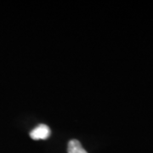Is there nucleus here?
I'll use <instances>...</instances> for the list:
<instances>
[{"label":"nucleus","instance_id":"2","mask_svg":"<svg viewBox=\"0 0 153 153\" xmlns=\"http://www.w3.org/2000/svg\"><path fill=\"white\" fill-rule=\"evenodd\" d=\"M67 153H88L77 140H71L68 143Z\"/></svg>","mask_w":153,"mask_h":153},{"label":"nucleus","instance_id":"1","mask_svg":"<svg viewBox=\"0 0 153 153\" xmlns=\"http://www.w3.org/2000/svg\"><path fill=\"white\" fill-rule=\"evenodd\" d=\"M50 135V129L45 124H40L30 132V137L34 140H46Z\"/></svg>","mask_w":153,"mask_h":153}]
</instances>
